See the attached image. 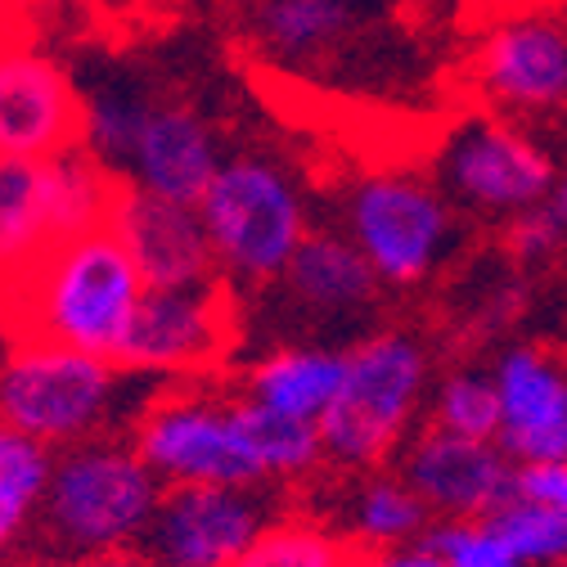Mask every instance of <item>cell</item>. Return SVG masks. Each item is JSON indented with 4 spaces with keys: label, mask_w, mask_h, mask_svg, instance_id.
<instances>
[{
    "label": "cell",
    "mask_w": 567,
    "mask_h": 567,
    "mask_svg": "<svg viewBox=\"0 0 567 567\" xmlns=\"http://www.w3.org/2000/svg\"><path fill=\"white\" fill-rule=\"evenodd\" d=\"M198 217L217 261L244 279L284 275L289 257L307 239V207L293 176L257 154L221 163L198 203Z\"/></svg>",
    "instance_id": "obj_2"
},
{
    "label": "cell",
    "mask_w": 567,
    "mask_h": 567,
    "mask_svg": "<svg viewBox=\"0 0 567 567\" xmlns=\"http://www.w3.org/2000/svg\"><path fill=\"white\" fill-rule=\"evenodd\" d=\"M342 370H347V357H329V351H284V357H270L252 374V401H261L275 414H289V419H302L320 429L324 410L333 405V396L342 388Z\"/></svg>",
    "instance_id": "obj_19"
},
{
    "label": "cell",
    "mask_w": 567,
    "mask_h": 567,
    "mask_svg": "<svg viewBox=\"0 0 567 567\" xmlns=\"http://www.w3.org/2000/svg\"><path fill=\"white\" fill-rule=\"evenodd\" d=\"M501 396V451L518 464L567 460V370L545 351L518 347L495 365Z\"/></svg>",
    "instance_id": "obj_15"
},
{
    "label": "cell",
    "mask_w": 567,
    "mask_h": 567,
    "mask_svg": "<svg viewBox=\"0 0 567 567\" xmlns=\"http://www.w3.org/2000/svg\"><path fill=\"white\" fill-rule=\"evenodd\" d=\"M230 567H347V554L338 540H329L316 527L284 523V527H266Z\"/></svg>",
    "instance_id": "obj_23"
},
{
    "label": "cell",
    "mask_w": 567,
    "mask_h": 567,
    "mask_svg": "<svg viewBox=\"0 0 567 567\" xmlns=\"http://www.w3.org/2000/svg\"><path fill=\"white\" fill-rule=\"evenodd\" d=\"M429 549L442 558V567H527L509 540L491 527V518H455L442 523L429 536Z\"/></svg>",
    "instance_id": "obj_26"
},
{
    "label": "cell",
    "mask_w": 567,
    "mask_h": 567,
    "mask_svg": "<svg viewBox=\"0 0 567 567\" xmlns=\"http://www.w3.org/2000/svg\"><path fill=\"white\" fill-rule=\"evenodd\" d=\"M82 104H86V135H82V145L104 167H126L150 104L140 100L135 91H100V95H91Z\"/></svg>",
    "instance_id": "obj_22"
},
{
    "label": "cell",
    "mask_w": 567,
    "mask_h": 567,
    "mask_svg": "<svg viewBox=\"0 0 567 567\" xmlns=\"http://www.w3.org/2000/svg\"><path fill=\"white\" fill-rule=\"evenodd\" d=\"M374 14V0H248L244 28L252 45L284 68L338 59Z\"/></svg>",
    "instance_id": "obj_17"
},
{
    "label": "cell",
    "mask_w": 567,
    "mask_h": 567,
    "mask_svg": "<svg viewBox=\"0 0 567 567\" xmlns=\"http://www.w3.org/2000/svg\"><path fill=\"white\" fill-rule=\"evenodd\" d=\"M365 567H442V558L423 545V549H405V554H383V558H374Z\"/></svg>",
    "instance_id": "obj_33"
},
{
    "label": "cell",
    "mask_w": 567,
    "mask_h": 567,
    "mask_svg": "<svg viewBox=\"0 0 567 567\" xmlns=\"http://www.w3.org/2000/svg\"><path fill=\"white\" fill-rule=\"evenodd\" d=\"M28 514H32V505L23 501V495H14L10 486H0V545L14 540V532L23 527Z\"/></svg>",
    "instance_id": "obj_31"
},
{
    "label": "cell",
    "mask_w": 567,
    "mask_h": 567,
    "mask_svg": "<svg viewBox=\"0 0 567 567\" xmlns=\"http://www.w3.org/2000/svg\"><path fill=\"white\" fill-rule=\"evenodd\" d=\"M163 501L158 473L135 451L91 446L63 460V468L45 486V523L78 554L122 549L131 536L150 527Z\"/></svg>",
    "instance_id": "obj_3"
},
{
    "label": "cell",
    "mask_w": 567,
    "mask_h": 567,
    "mask_svg": "<svg viewBox=\"0 0 567 567\" xmlns=\"http://www.w3.org/2000/svg\"><path fill=\"white\" fill-rule=\"evenodd\" d=\"M491 527L509 540V549L523 563H563L567 558V518L532 505V501H509L495 514H486Z\"/></svg>",
    "instance_id": "obj_25"
},
{
    "label": "cell",
    "mask_w": 567,
    "mask_h": 567,
    "mask_svg": "<svg viewBox=\"0 0 567 567\" xmlns=\"http://www.w3.org/2000/svg\"><path fill=\"white\" fill-rule=\"evenodd\" d=\"M109 230L131 252L145 289H198L217 279V252H212L207 226L198 207L167 203L131 181L117 185L109 207Z\"/></svg>",
    "instance_id": "obj_13"
},
{
    "label": "cell",
    "mask_w": 567,
    "mask_h": 567,
    "mask_svg": "<svg viewBox=\"0 0 567 567\" xmlns=\"http://www.w3.org/2000/svg\"><path fill=\"white\" fill-rule=\"evenodd\" d=\"M351 244L365 252L379 279L419 284L451 248V203L419 176L379 172L351 189L347 203Z\"/></svg>",
    "instance_id": "obj_6"
},
{
    "label": "cell",
    "mask_w": 567,
    "mask_h": 567,
    "mask_svg": "<svg viewBox=\"0 0 567 567\" xmlns=\"http://www.w3.org/2000/svg\"><path fill=\"white\" fill-rule=\"evenodd\" d=\"M82 567H163L154 554H145V549H104V554H91Z\"/></svg>",
    "instance_id": "obj_32"
},
{
    "label": "cell",
    "mask_w": 567,
    "mask_h": 567,
    "mask_svg": "<svg viewBox=\"0 0 567 567\" xmlns=\"http://www.w3.org/2000/svg\"><path fill=\"white\" fill-rule=\"evenodd\" d=\"M86 104L59 63L23 37L0 45V163H45L82 150Z\"/></svg>",
    "instance_id": "obj_9"
},
{
    "label": "cell",
    "mask_w": 567,
    "mask_h": 567,
    "mask_svg": "<svg viewBox=\"0 0 567 567\" xmlns=\"http://www.w3.org/2000/svg\"><path fill=\"white\" fill-rule=\"evenodd\" d=\"M135 455L158 477L194 486H252L266 477L239 405L198 396L158 401L135 433Z\"/></svg>",
    "instance_id": "obj_7"
},
{
    "label": "cell",
    "mask_w": 567,
    "mask_h": 567,
    "mask_svg": "<svg viewBox=\"0 0 567 567\" xmlns=\"http://www.w3.org/2000/svg\"><path fill=\"white\" fill-rule=\"evenodd\" d=\"M514 501H532V505H545L567 518V460L514 464Z\"/></svg>",
    "instance_id": "obj_30"
},
{
    "label": "cell",
    "mask_w": 567,
    "mask_h": 567,
    "mask_svg": "<svg viewBox=\"0 0 567 567\" xmlns=\"http://www.w3.org/2000/svg\"><path fill=\"white\" fill-rule=\"evenodd\" d=\"M239 410H244V429H248L252 451H257V460H261L266 473H302V468H311L316 455L324 451L316 423L275 414V410H266L261 401H244Z\"/></svg>",
    "instance_id": "obj_21"
},
{
    "label": "cell",
    "mask_w": 567,
    "mask_h": 567,
    "mask_svg": "<svg viewBox=\"0 0 567 567\" xmlns=\"http://www.w3.org/2000/svg\"><path fill=\"white\" fill-rule=\"evenodd\" d=\"M442 185L473 212H495V217H518L549 198L558 167L545 145L505 117H473L460 122L437 158Z\"/></svg>",
    "instance_id": "obj_8"
},
{
    "label": "cell",
    "mask_w": 567,
    "mask_h": 567,
    "mask_svg": "<svg viewBox=\"0 0 567 567\" xmlns=\"http://www.w3.org/2000/svg\"><path fill=\"white\" fill-rule=\"evenodd\" d=\"M54 248L45 163H0V279Z\"/></svg>",
    "instance_id": "obj_20"
},
{
    "label": "cell",
    "mask_w": 567,
    "mask_h": 567,
    "mask_svg": "<svg viewBox=\"0 0 567 567\" xmlns=\"http://www.w3.org/2000/svg\"><path fill=\"white\" fill-rule=\"evenodd\" d=\"M221 150H217V135L212 126L181 109V104H150L145 122H140L135 135V150L126 163L131 185L150 189L167 203H185L198 207L212 176L221 172Z\"/></svg>",
    "instance_id": "obj_16"
},
{
    "label": "cell",
    "mask_w": 567,
    "mask_h": 567,
    "mask_svg": "<svg viewBox=\"0 0 567 567\" xmlns=\"http://www.w3.org/2000/svg\"><path fill=\"white\" fill-rule=\"evenodd\" d=\"M473 82L486 104L514 117H545L567 109V28L549 14L495 23L477 54Z\"/></svg>",
    "instance_id": "obj_10"
},
{
    "label": "cell",
    "mask_w": 567,
    "mask_h": 567,
    "mask_svg": "<svg viewBox=\"0 0 567 567\" xmlns=\"http://www.w3.org/2000/svg\"><path fill=\"white\" fill-rule=\"evenodd\" d=\"M545 212H549L554 226H558L563 239H567V176L554 181V189H549V198H545Z\"/></svg>",
    "instance_id": "obj_34"
},
{
    "label": "cell",
    "mask_w": 567,
    "mask_h": 567,
    "mask_svg": "<svg viewBox=\"0 0 567 567\" xmlns=\"http://www.w3.org/2000/svg\"><path fill=\"white\" fill-rule=\"evenodd\" d=\"M284 284H289V293L307 311L338 316V311L370 307L383 279L374 275V266L351 239H342L333 230H316L298 244V252L284 266Z\"/></svg>",
    "instance_id": "obj_18"
},
{
    "label": "cell",
    "mask_w": 567,
    "mask_h": 567,
    "mask_svg": "<svg viewBox=\"0 0 567 567\" xmlns=\"http://www.w3.org/2000/svg\"><path fill=\"white\" fill-rule=\"evenodd\" d=\"M423 501L405 486V482H374L365 486L361 505H357V527L370 540H401L410 532H419L423 523Z\"/></svg>",
    "instance_id": "obj_27"
},
{
    "label": "cell",
    "mask_w": 567,
    "mask_h": 567,
    "mask_svg": "<svg viewBox=\"0 0 567 567\" xmlns=\"http://www.w3.org/2000/svg\"><path fill=\"white\" fill-rule=\"evenodd\" d=\"M437 429L468 437V442L501 437V396H495V379H482V374L446 379V388L437 396Z\"/></svg>",
    "instance_id": "obj_24"
},
{
    "label": "cell",
    "mask_w": 567,
    "mask_h": 567,
    "mask_svg": "<svg viewBox=\"0 0 567 567\" xmlns=\"http://www.w3.org/2000/svg\"><path fill=\"white\" fill-rule=\"evenodd\" d=\"M230 347V302L221 284L198 289H145L117 347V370H203Z\"/></svg>",
    "instance_id": "obj_11"
},
{
    "label": "cell",
    "mask_w": 567,
    "mask_h": 567,
    "mask_svg": "<svg viewBox=\"0 0 567 567\" xmlns=\"http://www.w3.org/2000/svg\"><path fill=\"white\" fill-rule=\"evenodd\" d=\"M405 486L451 518H486L514 501V464L491 442H468L446 429L423 433L405 460Z\"/></svg>",
    "instance_id": "obj_14"
},
{
    "label": "cell",
    "mask_w": 567,
    "mask_h": 567,
    "mask_svg": "<svg viewBox=\"0 0 567 567\" xmlns=\"http://www.w3.org/2000/svg\"><path fill=\"white\" fill-rule=\"evenodd\" d=\"M50 477H54V468H50L45 442L10 429V423H0V486H10L28 505H37L50 486Z\"/></svg>",
    "instance_id": "obj_28"
},
{
    "label": "cell",
    "mask_w": 567,
    "mask_h": 567,
    "mask_svg": "<svg viewBox=\"0 0 567 567\" xmlns=\"http://www.w3.org/2000/svg\"><path fill=\"white\" fill-rule=\"evenodd\" d=\"M113 383L117 365L104 357L23 342L0 370V423L37 442H73L104 419Z\"/></svg>",
    "instance_id": "obj_5"
},
{
    "label": "cell",
    "mask_w": 567,
    "mask_h": 567,
    "mask_svg": "<svg viewBox=\"0 0 567 567\" xmlns=\"http://www.w3.org/2000/svg\"><path fill=\"white\" fill-rule=\"evenodd\" d=\"M261 532L266 514L244 486L176 482L145 527V554L163 567H230Z\"/></svg>",
    "instance_id": "obj_12"
},
{
    "label": "cell",
    "mask_w": 567,
    "mask_h": 567,
    "mask_svg": "<svg viewBox=\"0 0 567 567\" xmlns=\"http://www.w3.org/2000/svg\"><path fill=\"white\" fill-rule=\"evenodd\" d=\"M23 28H19V14H14V0H0V45L6 41H19Z\"/></svg>",
    "instance_id": "obj_35"
},
{
    "label": "cell",
    "mask_w": 567,
    "mask_h": 567,
    "mask_svg": "<svg viewBox=\"0 0 567 567\" xmlns=\"http://www.w3.org/2000/svg\"><path fill=\"white\" fill-rule=\"evenodd\" d=\"M140 298L145 279L109 226L63 239L0 279V316L23 333V342L68 347L104 361L117 357Z\"/></svg>",
    "instance_id": "obj_1"
},
{
    "label": "cell",
    "mask_w": 567,
    "mask_h": 567,
    "mask_svg": "<svg viewBox=\"0 0 567 567\" xmlns=\"http://www.w3.org/2000/svg\"><path fill=\"white\" fill-rule=\"evenodd\" d=\"M563 230L554 226V217L545 212V203L540 207H532V212H518L514 217V226H509V252L523 261V266H545L549 257H558L563 252Z\"/></svg>",
    "instance_id": "obj_29"
},
{
    "label": "cell",
    "mask_w": 567,
    "mask_h": 567,
    "mask_svg": "<svg viewBox=\"0 0 567 567\" xmlns=\"http://www.w3.org/2000/svg\"><path fill=\"white\" fill-rule=\"evenodd\" d=\"M423 392V351L405 333H374L347 357L342 388L320 419V446L342 464H374L392 451Z\"/></svg>",
    "instance_id": "obj_4"
}]
</instances>
